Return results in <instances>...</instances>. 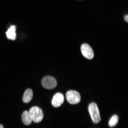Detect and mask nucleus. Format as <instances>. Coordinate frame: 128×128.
I'll use <instances>...</instances> for the list:
<instances>
[{
    "mask_svg": "<svg viewBox=\"0 0 128 128\" xmlns=\"http://www.w3.org/2000/svg\"><path fill=\"white\" fill-rule=\"evenodd\" d=\"M64 100V96L58 92L54 95L52 101V104L54 107L57 108L60 106L63 103Z\"/></svg>",
    "mask_w": 128,
    "mask_h": 128,
    "instance_id": "6",
    "label": "nucleus"
},
{
    "mask_svg": "<svg viewBox=\"0 0 128 128\" xmlns=\"http://www.w3.org/2000/svg\"></svg>",
    "mask_w": 128,
    "mask_h": 128,
    "instance_id": "13",
    "label": "nucleus"
},
{
    "mask_svg": "<svg viewBox=\"0 0 128 128\" xmlns=\"http://www.w3.org/2000/svg\"><path fill=\"white\" fill-rule=\"evenodd\" d=\"M33 96V92L31 89H28L24 94L23 100L24 103H28L31 100Z\"/></svg>",
    "mask_w": 128,
    "mask_h": 128,
    "instance_id": "9",
    "label": "nucleus"
},
{
    "mask_svg": "<svg viewBox=\"0 0 128 128\" xmlns=\"http://www.w3.org/2000/svg\"><path fill=\"white\" fill-rule=\"evenodd\" d=\"M118 116L116 115H114L112 116L109 121V126L110 127H114L118 124Z\"/></svg>",
    "mask_w": 128,
    "mask_h": 128,
    "instance_id": "10",
    "label": "nucleus"
},
{
    "mask_svg": "<svg viewBox=\"0 0 128 128\" xmlns=\"http://www.w3.org/2000/svg\"><path fill=\"white\" fill-rule=\"evenodd\" d=\"M66 96L67 100L70 104H77L79 103L81 100L80 94L76 91H68L66 92Z\"/></svg>",
    "mask_w": 128,
    "mask_h": 128,
    "instance_id": "3",
    "label": "nucleus"
},
{
    "mask_svg": "<svg viewBox=\"0 0 128 128\" xmlns=\"http://www.w3.org/2000/svg\"><path fill=\"white\" fill-rule=\"evenodd\" d=\"M81 49L82 53L86 58L89 60L93 58V51L89 44H82L81 46Z\"/></svg>",
    "mask_w": 128,
    "mask_h": 128,
    "instance_id": "5",
    "label": "nucleus"
},
{
    "mask_svg": "<svg viewBox=\"0 0 128 128\" xmlns=\"http://www.w3.org/2000/svg\"><path fill=\"white\" fill-rule=\"evenodd\" d=\"M42 84L43 87L46 88L52 89L56 87L57 82L55 78L52 76H48L43 78Z\"/></svg>",
    "mask_w": 128,
    "mask_h": 128,
    "instance_id": "4",
    "label": "nucleus"
},
{
    "mask_svg": "<svg viewBox=\"0 0 128 128\" xmlns=\"http://www.w3.org/2000/svg\"><path fill=\"white\" fill-rule=\"evenodd\" d=\"M16 27L15 25H12L10 27L6 32V36L8 39L15 40L16 39Z\"/></svg>",
    "mask_w": 128,
    "mask_h": 128,
    "instance_id": "7",
    "label": "nucleus"
},
{
    "mask_svg": "<svg viewBox=\"0 0 128 128\" xmlns=\"http://www.w3.org/2000/svg\"><path fill=\"white\" fill-rule=\"evenodd\" d=\"M0 128H4V126L2 124H0Z\"/></svg>",
    "mask_w": 128,
    "mask_h": 128,
    "instance_id": "12",
    "label": "nucleus"
},
{
    "mask_svg": "<svg viewBox=\"0 0 128 128\" xmlns=\"http://www.w3.org/2000/svg\"><path fill=\"white\" fill-rule=\"evenodd\" d=\"M22 120L23 124L26 125H29L31 124L32 120L28 112L25 111L24 112L22 116Z\"/></svg>",
    "mask_w": 128,
    "mask_h": 128,
    "instance_id": "8",
    "label": "nucleus"
},
{
    "mask_svg": "<svg viewBox=\"0 0 128 128\" xmlns=\"http://www.w3.org/2000/svg\"><path fill=\"white\" fill-rule=\"evenodd\" d=\"M29 112L32 121L34 122H40L44 118V114L42 110L39 107H32L30 109Z\"/></svg>",
    "mask_w": 128,
    "mask_h": 128,
    "instance_id": "1",
    "label": "nucleus"
},
{
    "mask_svg": "<svg viewBox=\"0 0 128 128\" xmlns=\"http://www.w3.org/2000/svg\"><path fill=\"white\" fill-rule=\"evenodd\" d=\"M88 111L93 122L97 124L100 121V111L96 104L94 103H91L88 106Z\"/></svg>",
    "mask_w": 128,
    "mask_h": 128,
    "instance_id": "2",
    "label": "nucleus"
},
{
    "mask_svg": "<svg viewBox=\"0 0 128 128\" xmlns=\"http://www.w3.org/2000/svg\"><path fill=\"white\" fill-rule=\"evenodd\" d=\"M124 20L126 22H128V15H126L124 16Z\"/></svg>",
    "mask_w": 128,
    "mask_h": 128,
    "instance_id": "11",
    "label": "nucleus"
}]
</instances>
